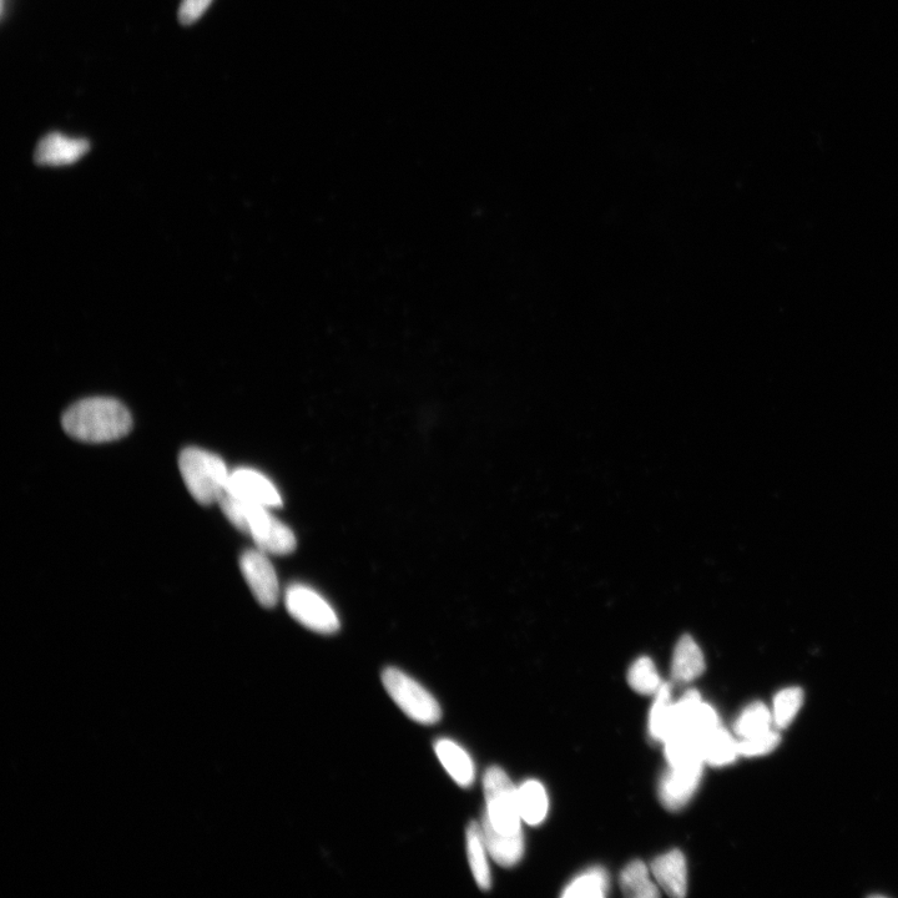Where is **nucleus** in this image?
<instances>
[{"label":"nucleus","instance_id":"f257e3e1","mask_svg":"<svg viewBox=\"0 0 898 898\" xmlns=\"http://www.w3.org/2000/svg\"><path fill=\"white\" fill-rule=\"evenodd\" d=\"M64 431L74 440L105 443L131 431L133 420L123 403L109 397H92L74 403L63 415Z\"/></svg>","mask_w":898,"mask_h":898},{"label":"nucleus","instance_id":"f03ea898","mask_svg":"<svg viewBox=\"0 0 898 898\" xmlns=\"http://www.w3.org/2000/svg\"><path fill=\"white\" fill-rule=\"evenodd\" d=\"M219 504L232 526L254 539L260 551L274 556H287L295 551V534L272 516L270 508L244 501L227 492Z\"/></svg>","mask_w":898,"mask_h":898},{"label":"nucleus","instance_id":"7ed1b4c3","mask_svg":"<svg viewBox=\"0 0 898 898\" xmlns=\"http://www.w3.org/2000/svg\"><path fill=\"white\" fill-rule=\"evenodd\" d=\"M179 468L185 486L196 502L203 506L220 502L230 478L223 458L201 448H185L180 453Z\"/></svg>","mask_w":898,"mask_h":898},{"label":"nucleus","instance_id":"20e7f679","mask_svg":"<svg viewBox=\"0 0 898 898\" xmlns=\"http://www.w3.org/2000/svg\"><path fill=\"white\" fill-rule=\"evenodd\" d=\"M484 799H486V820L494 830L503 835L522 832V816L519 811L518 787L498 766H492L483 778Z\"/></svg>","mask_w":898,"mask_h":898},{"label":"nucleus","instance_id":"39448f33","mask_svg":"<svg viewBox=\"0 0 898 898\" xmlns=\"http://www.w3.org/2000/svg\"><path fill=\"white\" fill-rule=\"evenodd\" d=\"M382 683L408 718L422 725L437 724L441 720L442 710L435 696L400 669L383 670Z\"/></svg>","mask_w":898,"mask_h":898},{"label":"nucleus","instance_id":"423d86ee","mask_svg":"<svg viewBox=\"0 0 898 898\" xmlns=\"http://www.w3.org/2000/svg\"><path fill=\"white\" fill-rule=\"evenodd\" d=\"M285 604L291 617L312 632L329 635L340 629L334 608L306 585H291L286 590Z\"/></svg>","mask_w":898,"mask_h":898},{"label":"nucleus","instance_id":"0eeeda50","mask_svg":"<svg viewBox=\"0 0 898 898\" xmlns=\"http://www.w3.org/2000/svg\"><path fill=\"white\" fill-rule=\"evenodd\" d=\"M240 567L257 602L262 607L274 608L279 602V580L267 554L260 549H250L242 554Z\"/></svg>","mask_w":898,"mask_h":898},{"label":"nucleus","instance_id":"6e6552de","mask_svg":"<svg viewBox=\"0 0 898 898\" xmlns=\"http://www.w3.org/2000/svg\"><path fill=\"white\" fill-rule=\"evenodd\" d=\"M226 492L267 508L282 506V498L275 484L254 469L237 468L230 472Z\"/></svg>","mask_w":898,"mask_h":898},{"label":"nucleus","instance_id":"1a4fd4ad","mask_svg":"<svg viewBox=\"0 0 898 898\" xmlns=\"http://www.w3.org/2000/svg\"><path fill=\"white\" fill-rule=\"evenodd\" d=\"M703 764L670 766V770L660 781L659 796L668 810L678 811L688 804L698 790Z\"/></svg>","mask_w":898,"mask_h":898},{"label":"nucleus","instance_id":"9d476101","mask_svg":"<svg viewBox=\"0 0 898 898\" xmlns=\"http://www.w3.org/2000/svg\"><path fill=\"white\" fill-rule=\"evenodd\" d=\"M88 140L50 133L39 141L34 160L39 165L64 166L77 163L88 153Z\"/></svg>","mask_w":898,"mask_h":898},{"label":"nucleus","instance_id":"9b49d317","mask_svg":"<svg viewBox=\"0 0 898 898\" xmlns=\"http://www.w3.org/2000/svg\"><path fill=\"white\" fill-rule=\"evenodd\" d=\"M652 871L667 895L674 898L685 897L688 891V870L685 857L679 850L657 857L653 861Z\"/></svg>","mask_w":898,"mask_h":898},{"label":"nucleus","instance_id":"f8f14e48","mask_svg":"<svg viewBox=\"0 0 898 898\" xmlns=\"http://www.w3.org/2000/svg\"><path fill=\"white\" fill-rule=\"evenodd\" d=\"M435 753L447 773L458 786L468 789L476 780V768L466 750L449 739L437 740Z\"/></svg>","mask_w":898,"mask_h":898},{"label":"nucleus","instance_id":"ddd939ff","mask_svg":"<svg viewBox=\"0 0 898 898\" xmlns=\"http://www.w3.org/2000/svg\"><path fill=\"white\" fill-rule=\"evenodd\" d=\"M484 844L488 854L498 865L513 867L522 860L524 854L523 831L516 835L499 834L486 820L481 822Z\"/></svg>","mask_w":898,"mask_h":898},{"label":"nucleus","instance_id":"4468645a","mask_svg":"<svg viewBox=\"0 0 898 898\" xmlns=\"http://www.w3.org/2000/svg\"><path fill=\"white\" fill-rule=\"evenodd\" d=\"M705 670V660L699 645L690 635H684L676 644L672 674L676 683H689L699 678Z\"/></svg>","mask_w":898,"mask_h":898},{"label":"nucleus","instance_id":"2eb2a0df","mask_svg":"<svg viewBox=\"0 0 898 898\" xmlns=\"http://www.w3.org/2000/svg\"><path fill=\"white\" fill-rule=\"evenodd\" d=\"M467 855L469 866L479 889L491 890L492 875L487 860V846L484 844L481 824L473 821L466 831Z\"/></svg>","mask_w":898,"mask_h":898},{"label":"nucleus","instance_id":"dca6fc26","mask_svg":"<svg viewBox=\"0 0 898 898\" xmlns=\"http://www.w3.org/2000/svg\"><path fill=\"white\" fill-rule=\"evenodd\" d=\"M704 763L711 766H725L734 763L739 754V741H736L729 731L721 728L706 735L701 740Z\"/></svg>","mask_w":898,"mask_h":898},{"label":"nucleus","instance_id":"f3484780","mask_svg":"<svg viewBox=\"0 0 898 898\" xmlns=\"http://www.w3.org/2000/svg\"><path fill=\"white\" fill-rule=\"evenodd\" d=\"M518 801L522 820L528 825L537 826L546 820L549 802L541 783L531 780L518 787Z\"/></svg>","mask_w":898,"mask_h":898},{"label":"nucleus","instance_id":"a211bd4d","mask_svg":"<svg viewBox=\"0 0 898 898\" xmlns=\"http://www.w3.org/2000/svg\"><path fill=\"white\" fill-rule=\"evenodd\" d=\"M664 744L665 756L670 766L704 763L701 739L693 734H675Z\"/></svg>","mask_w":898,"mask_h":898},{"label":"nucleus","instance_id":"6ab92c4d","mask_svg":"<svg viewBox=\"0 0 898 898\" xmlns=\"http://www.w3.org/2000/svg\"><path fill=\"white\" fill-rule=\"evenodd\" d=\"M620 885L625 896L635 898L659 897V891L650 880L647 866L642 861H633L625 867L620 876Z\"/></svg>","mask_w":898,"mask_h":898},{"label":"nucleus","instance_id":"aec40b11","mask_svg":"<svg viewBox=\"0 0 898 898\" xmlns=\"http://www.w3.org/2000/svg\"><path fill=\"white\" fill-rule=\"evenodd\" d=\"M609 889L608 874L602 867H594L580 875L567 886L563 897L567 898H602Z\"/></svg>","mask_w":898,"mask_h":898},{"label":"nucleus","instance_id":"412c9836","mask_svg":"<svg viewBox=\"0 0 898 898\" xmlns=\"http://www.w3.org/2000/svg\"><path fill=\"white\" fill-rule=\"evenodd\" d=\"M655 698L652 713H650L649 731L655 740L664 741L669 738L670 716H672V688L668 683H663Z\"/></svg>","mask_w":898,"mask_h":898},{"label":"nucleus","instance_id":"4be33fe9","mask_svg":"<svg viewBox=\"0 0 898 898\" xmlns=\"http://www.w3.org/2000/svg\"><path fill=\"white\" fill-rule=\"evenodd\" d=\"M773 715L764 704L754 703L748 706L736 721L735 731L741 739L753 738V736L766 733L771 730Z\"/></svg>","mask_w":898,"mask_h":898},{"label":"nucleus","instance_id":"5701e85b","mask_svg":"<svg viewBox=\"0 0 898 898\" xmlns=\"http://www.w3.org/2000/svg\"><path fill=\"white\" fill-rule=\"evenodd\" d=\"M628 683L639 694H657L662 680L653 660L647 657L635 660L628 673Z\"/></svg>","mask_w":898,"mask_h":898},{"label":"nucleus","instance_id":"b1692460","mask_svg":"<svg viewBox=\"0 0 898 898\" xmlns=\"http://www.w3.org/2000/svg\"><path fill=\"white\" fill-rule=\"evenodd\" d=\"M804 701V693L800 688L781 690L774 700V720L779 728H786L795 719Z\"/></svg>","mask_w":898,"mask_h":898},{"label":"nucleus","instance_id":"393cba45","mask_svg":"<svg viewBox=\"0 0 898 898\" xmlns=\"http://www.w3.org/2000/svg\"><path fill=\"white\" fill-rule=\"evenodd\" d=\"M719 726V716L716 714V711L710 705L701 701L694 709L693 714L690 715L683 733L693 734L696 738L703 740L706 735L713 733Z\"/></svg>","mask_w":898,"mask_h":898},{"label":"nucleus","instance_id":"a878e982","mask_svg":"<svg viewBox=\"0 0 898 898\" xmlns=\"http://www.w3.org/2000/svg\"><path fill=\"white\" fill-rule=\"evenodd\" d=\"M780 743V735L773 730L739 741V754L743 756H760L771 753Z\"/></svg>","mask_w":898,"mask_h":898},{"label":"nucleus","instance_id":"bb28decb","mask_svg":"<svg viewBox=\"0 0 898 898\" xmlns=\"http://www.w3.org/2000/svg\"><path fill=\"white\" fill-rule=\"evenodd\" d=\"M213 0H183L179 9V20L184 25H190L203 17Z\"/></svg>","mask_w":898,"mask_h":898}]
</instances>
